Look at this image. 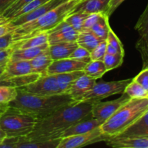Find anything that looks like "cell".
Listing matches in <instances>:
<instances>
[{
	"mask_svg": "<svg viewBox=\"0 0 148 148\" xmlns=\"http://www.w3.org/2000/svg\"><path fill=\"white\" fill-rule=\"evenodd\" d=\"M93 103L82 101L62 107L48 116L37 120L32 132L23 137L32 141L61 139V134L69 127L81 120L92 117L91 110Z\"/></svg>",
	"mask_w": 148,
	"mask_h": 148,
	"instance_id": "cell-1",
	"label": "cell"
},
{
	"mask_svg": "<svg viewBox=\"0 0 148 148\" xmlns=\"http://www.w3.org/2000/svg\"><path fill=\"white\" fill-rule=\"evenodd\" d=\"M16 98L9 107L33 116L37 120L48 116L56 110L77 103L68 93L43 96L26 92L17 88Z\"/></svg>",
	"mask_w": 148,
	"mask_h": 148,
	"instance_id": "cell-2",
	"label": "cell"
},
{
	"mask_svg": "<svg viewBox=\"0 0 148 148\" xmlns=\"http://www.w3.org/2000/svg\"><path fill=\"white\" fill-rule=\"evenodd\" d=\"M80 1L66 0L38 18L17 26L12 32L13 42L32 37L39 33H47L63 21Z\"/></svg>",
	"mask_w": 148,
	"mask_h": 148,
	"instance_id": "cell-3",
	"label": "cell"
},
{
	"mask_svg": "<svg viewBox=\"0 0 148 148\" xmlns=\"http://www.w3.org/2000/svg\"><path fill=\"white\" fill-rule=\"evenodd\" d=\"M148 109V98L131 99L121 106L100 126L103 134L111 137L121 134Z\"/></svg>",
	"mask_w": 148,
	"mask_h": 148,
	"instance_id": "cell-4",
	"label": "cell"
},
{
	"mask_svg": "<svg viewBox=\"0 0 148 148\" xmlns=\"http://www.w3.org/2000/svg\"><path fill=\"white\" fill-rule=\"evenodd\" d=\"M37 119L14 108H8L0 112V126L7 137H22L32 132Z\"/></svg>",
	"mask_w": 148,
	"mask_h": 148,
	"instance_id": "cell-5",
	"label": "cell"
},
{
	"mask_svg": "<svg viewBox=\"0 0 148 148\" xmlns=\"http://www.w3.org/2000/svg\"><path fill=\"white\" fill-rule=\"evenodd\" d=\"M132 79L130 78L111 82H96L92 89L82 97L79 102L88 101L95 103L111 95L122 94L127 85L132 80Z\"/></svg>",
	"mask_w": 148,
	"mask_h": 148,
	"instance_id": "cell-6",
	"label": "cell"
},
{
	"mask_svg": "<svg viewBox=\"0 0 148 148\" xmlns=\"http://www.w3.org/2000/svg\"><path fill=\"white\" fill-rule=\"evenodd\" d=\"M108 137L103 134L99 127L89 132L62 137L56 148L82 147L94 143L105 142Z\"/></svg>",
	"mask_w": 148,
	"mask_h": 148,
	"instance_id": "cell-7",
	"label": "cell"
},
{
	"mask_svg": "<svg viewBox=\"0 0 148 148\" xmlns=\"http://www.w3.org/2000/svg\"><path fill=\"white\" fill-rule=\"evenodd\" d=\"M18 88L26 92L43 96L63 94L59 89L55 75H41L34 82Z\"/></svg>",
	"mask_w": 148,
	"mask_h": 148,
	"instance_id": "cell-8",
	"label": "cell"
},
{
	"mask_svg": "<svg viewBox=\"0 0 148 148\" xmlns=\"http://www.w3.org/2000/svg\"><path fill=\"white\" fill-rule=\"evenodd\" d=\"M131 98L128 95L125 93H122V95L120 98L114 101L106 102H101L100 101L94 103L91 110L92 117L100 121L101 124H103L121 106L124 105Z\"/></svg>",
	"mask_w": 148,
	"mask_h": 148,
	"instance_id": "cell-9",
	"label": "cell"
},
{
	"mask_svg": "<svg viewBox=\"0 0 148 148\" xmlns=\"http://www.w3.org/2000/svg\"><path fill=\"white\" fill-rule=\"evenodd\" d=\"M134 29L139 34L136 49L141 56L143 67H148V3L144 12L139 17Z\"/></svg>",
	"mask_w": 148,
	"mask_h": 148,
	"instance_id": "cell-10",
	"label": "cell"
},
{
	"mask_svg": "<svg viewBox=\"0 0 148 148\" xmlns=\"http://www.w3.org/2000/svg\"><path fill=\"white\" fill-rule=\"evenodd\" d=\"M47 33L49 45L75 42L79 34V32L72 28L64 20L61 22L56 27L48 31Z\"/></svg>",
	"mask_w": 148,
	"mask_h": 148,
	"instance_id": "cell-11",
	"label": "cell"
},
{
	"mask_svg": "<svg viewBox=\"0 0 148 148\" xmlns=\"http://www.w3.org/2000/svg\"><path fill=\"white\" fill-rule=\"evenodd\" d=\"M86 64V62L70 57L54 60L48 68L47 75H57L76 71H83Z\"/></svg>",
	"mask_w": 148,
	"mask_h": 148,
	"instance_id": "cell-12",
	"label": "cell"
},
{
	"mask_svg": "<svg viewBox=\"0 0 148 148\" xmlns=\"http://www.w3.org/2000/svg\"><path fill=\"white\" fill-rule=\"evenodd\" d=\"M66 0H49V1L42 4L41 6L36 8V10L25 13V14H22V15L12 20L11 23L13 25L17 27V26L25 24V23H28V22L32 21V20L39 17L40 16L46 14V12H48L51 10L52 9H53L56 6H58L61 3L64 2Z\"/></svg>",
	"mask_w": 148,
	"mask_h": 148,
	"instance_id": "cell-13",
	"label": "cell"
},
{
	"mask_svg": "<svg viewBox=\"0 0 148 148\" xmlns=\"http://www.w3.org/2000/svg\"><path fill=\"white\" fill-rule=\"evenodd\" d=\"M105 143L107 145L116 148H148V138L116 135L108 137Z\"/></svg>",
	"mask_w": 148,
	"mask_h": 148,
	"instance_id": "cell-14",
	"label": "cell"
},
{
	"mask_svg": "<svg viewBox=\"0 0 148 148\" xmlns=\"http://www.w3.org/2000/svg\"><path fill=\"white\" fill-rule=\"evenodd\" d=\"M95 83L96 79L83 74L72 83L67 93L76 102H79L82 97L90 90Z\"/></svg>",
	"mask_w": 148,
	"mask_h": 148,
	"instance_id": "cell-15",
	"label": "cell"
},
{
	"mask_svg": "<svg viewBox=\"0 0 148 148\" xmlns=\"http://www.w3.org/2000/svg\"><path fill=\"white\" fill-rule=\"evenodd\" d=\"M121 136L139 138H148V109L133 124L124 130Z\"/></svg>",
	"mask_w": 148,
	"mask_h": 148,
	"instance_id": "cell-16",
	"label": "cell"
},
{
	"mask_svg": "<svg viewBox=\"0 0 148 148\" xmlns=\"http://www.w3.org/2000/svg\"><path fill=\"white\" fill-rule=\"evenodd\" d=\"M30 73L33 72L30 61L10 60L6 64L1 77L3 78H11Z\"/></svg>",
	"mask_w": 148,
	"mask_h": 148,
	"instance_id": "cell-17",
	"label": "cell"
},
{
	"mask_svg": "<svg viewBox=\"0 0 148 148\" xmlns=\"http://www.w3.org/2000/svg\"><path fill=\"white\" fill-rule=\"evenodd\" d=\"M101 125V123L92 117L85 119L75 123V124L64 130L61 134L60 138L89 132L99 127Z\"/></svg>",
	"mask_w": 148,
	"mask_h": 148,
	"instance_id": "cell-18",
	"label": "cell"
},
{
	"mask_svg": "<svg viewBox=\"0 0 148 148\" xmlns=\"http://www.w3.org/2000/svg\"><path fill=\"white\" fill-rule=\"evenodd\" d=\"M110 0H81L72 12L92 14L106 12Z\"/></svg>",
	"mask_w": 148,
	"mask_h": 148,
	"instance_id": "cell-19",
	"label": "cell"
},
{
	"mask_svg": "<svg viewBox=\"0 0 148 148\" xmlns=\"http://www.w3.org/2000/svg\"><path fill=\"white\" fill-rule=\"evenodd\" d=\"M78 46L77 42H67V43H59L53 45H49V54L52 60L65 59L70 57L72 52Z\"/></svg>",
	"mask_w": 148,
	"mask_h": 148,
	"instance_id": "cell-20",
	"label": "cell"
},
{
	"mask_svg": "<svg viewBox=\"0 0 148 148\" xmlns=\"http://www.w3.org/2000/svg\"><path fill=\"white\" fill-rule=\"evenodd\" d=\"M52 62L53 60L51 58L49 49L47 48L43 51L40 52L36 57L30 60L32 72L39 74L40 75H47L48 68L49 67Z\"/></svg>",
	"mask_w": 148,
	"mask_h": 148,
	"instance_id": "cell-21",
	"label": "cell"
},
{
	"mask_svg": "<svg viewBox=\"0 0 148 148\" xmlns=\"http://www.w3.org/2000/svg\"><path fill=\"white\" fill-rule=\"evenodd\" d=\"M49 47V43H45L36 47L27 49H12L10 60H31L43 50Z\"/></svg>",
	"mask_w": 148,
	"mask_h": 148,
	"instance_id": "cell-22",
	"label": "cell"
},
{
	"mask_svg": "<svg viewBox=\"0 0 148 148\" xmlns=\"http://www.w3.org/2000/svg\"><path fill=\"white\" fill-rule=\"evenodd\" d=\"M45 43H48V33H39L32 37L13 42L11 48L12 49H27L41 46Z\"/></svg>",
	"mask_w": 148,
	"mask_h": 148,
	"instance_id": "cell-23",
	"label": "cell"
},
{
	"mask_svg": "<svg viewBox=\"0 0 148 148\" xmlns=\"http://www.w3.org/2000/svg\"><path fill=\"white\" fill-rule=\"evenodd\" d=\"M103 40H105L95 36L90 30H82L78 34L76 42L78 46H82L91 52Z\"/></svg>",
	"mask_w": 148,
	"mask_h": 148,
	"instance_id": "cell-24",
	"label": "cell"
},
{
	"mask_svg": "<svg viewBox=\"0 0 148 148\" xmlns=\"http://www.w3.org/2000/svg\"><path fill=\"white\" fill-rule=\"evenodd\" d=\"M83 71H76V72H67V73H61L55 75L56 78L59 88L62 93H67L68 90L70 88L71 85L74 82L83 75Z\"/></svg>",
	"mask_w": 148,
	"mask_h": 148,
	"instance_id": "cell-25",
	"label": "cell"
},
{
	"mask_svg": "<svg viewBox=\"0 0 148 148\" xmlns=\"http://www.w3.org/2000/svg\"><path fill=\"white\" fill-rule=\"evenodd\" d=\"M60 139L46 140V141H32L27 140L23 137H19L15 148H56Z\"/></svg>",
	"mask_w": 148,
	"mask_h": 148,
	"instance_id": "cell-26",
	"label": "cell"
},
{
	"mask_svg": "<svg viewBox=\"0 0 148 148\" xmlns=\"http://www.w3.org/2000/svg\"><path fill=\"white\" fill-rule=\"evenodd\" d=\"M83 72L85 75L97 79L102 77L108 71L103 60H94L87 63Z\"/></svg>",
	"mask_w": 148,
	"mask_h": 148,
	"instance_id": "cell-27",
	"label": "cell"
},
{
	"mask_svg": "<svg viewBox=\"0 0 148 148\" xmlns=\"http://www.w3.org/2000/svg\"><path fill=\"white\" fill-rule=\"evenodd\" d=\"M108 21H109V17L105 12H101L98 21L89 30H90L98 37L106 40L111 28Z\"/></svg>",
	"mask_w": 148,
	"mask_h": 148,
	"instance_id": "cell-28",
	"label": "cell"
},
{
	"mask_svg": "<svg viewBox=\"0 0 148 148\" xmlns=\"http://www.w3.org/2000/svg\"><path fill=\"white\" fill-rule=\"evenodd\" d=\"M17 88L12 86H0V112L8 108L9 104L16 98Z\"/></svg>",
	"mask_w": 148,
	"mask_h": 148,
	"instance_id": "cell-29",
	"label": "cell"
},
{
	"mask_svg": "<svg viewBox=\"0 0 148 148\" xmlns=\"http://www.w3.org/2000/svg\"><path fill=\"white\" fill-rule=\"evenodd\" d=\"M123 93H125L132 99L148 98V91L146 90L140 84L133 80V79L127 85Z\"/></svg>",
	"mask_w": 148,
	"mask_h": 148,
	"instance_id": "cell-30",
	"label": "cell"
},
{
	"mask_svg": "<svg viewBox=\"0 0 148 148\" xmlns=\"http://www.w3.org/2000/svg\"><path fill=\"white\" fill-rule=\"evenodd\" d=\"M89 14L79 12H72L64 18V21L76 31L81 32L83 29V24L85 18Z\"/></svg>",
	"mask_w": 148,
	"mask_h": 148,
	"instance_id": "cell-31",
	"label": "cell"
},
{
	"mask_svg": "<svg viewBox=\"0 0 148 148\" xmlns=\"http://www.w3.org/2000/svg\"><path fill=\"white\" fill-rule=\"evenodd\" d=\"M124 54H121L120 53H115V54L106 53L103 59V62L106 67L107 71L108 72L119 67L124 62Z\"/></svg>",
	"mask_w": 148,
	"mask_h": 148,
	"instance_id": "cell-32",
	"label": "cell"
},
{
	"mask_svg": "<svg viewBox=\"0 0 148 148\" xmlns=\"http://www.w3.org/2000/svg\"><path fill=\"white\" fill-rule=\"evenodd\" d=\"M33 0H16L13 4H12L10 7H7L5 10L2 12V14L5 17L11 20L12 17L18 10H20L22 7L27 5Z\"/></svg>",
	"mask_w": 148,
	"mask_h": 148,
	"instance_id": "cell-33",
	"label": "cell"
},
{
	"mask_svg": "<svg viewBox=\"0 0 148 148\" xmlns=\"http://www.w3.org/2000/svg\"><path fill=\"white\" fill-rule=\"evenodd\" d=\"M106 40V43H108V44H109L110 46H111L112 47H114V49H116V51L119 53H122V54H125L122 43H121V41L120 40V39L119 38L118 36H117L116 35V33H114V30L111 29V27L110 28L109 32H108V36H107Z\"/></svg>",
	"mask_w": 148,
	"mask_h": 148,
	"instance_id": "cell-34",
	"label": "cell"
},
{
	"mask_svg": "<svg viewBox=\"0 0 148 148\" xmlns=\"http://www.w3.org/2000/svg\"><path fill=\"white\" fill-rule=\"evenodd\" d=\"M70 58H73V59H78V60L88 63V62L91 61L90 52L88 50H87L86 49H85V48L78 46L75 49V50L72 52V53L70 56Z\"/></svg>",
	"mask_w": 148,
	"mask_h": 148,
	"instance_id": "cell-35",
	"label": "cell"
},
{
	"mask_svg": "<svg viewBox=\"0 0 148 148\" xmlns=\"http://www.w3.org/2000/svg\"><path fill=\"white\" fill-rule=\"evenodd\" d=\"M106 40H103L90 52L91 61L103 60L106 54Z\"/></svg>",
	"mask_w": 148,
	"mask_h": 148,
	"instance_id": "cell-36",
	"label": "cell"
},
{
	"mask_svg": "<svg viewBox=\"0 0 148 148\" xmlns=\"http://www.w3.org/2000/svg\"><path fill=\"white\" fill-rule=\"evenodd\" d=\"M133 80L140 84L142 87L148 91V67L143 68V70L133 78Z\"/></svg>",
	"mask_w": 148,
	"mask_h": 148,
	"instance_id": "cell-37",
	"label": "cell"
},
{
	"mask_svg": "<svg viewBox=\"0 0 148 148\" xmlns=\"http://www.w3.org/2000/svg\"><path fill=\"white\" fill-rule=\"evenodd\" d=\"M101 12L100 13H92L89 14L85 18L83 24V29L82 30H89L93 25L96 23L101 16Z\"/></svg>",
	"mask_w": 148,
	"mask_h": 148,
	"instance_id": "cell-38",
	"label": "cell"
},
{
	"mask_svg": "<svg viewBox=\"0 0 148 148\" xmlns=\"http://www.w3.org/2000/svg\"><path fill=\"white\" fill-rule=\"evenodd\" d=\"M12 49L8 48L5 49H0V66H5L7 62L10 60Z\"/></svg>",
	"mask_w": 148,
	"mask_h": 148,
	"instance_id": "cell-39",
	"label": "cell"
},
{
	"mask_svg": "<svg viewBox=\"0 0 148 148\" xmlns=\"http://www.w3.org/2000/svg\"><path fill=\"white\" fill-rule=\"evenodd\" d=\"M13 43L12 33H10L0 37V49L11 48Z\"/></svg>",
	"mask_w": 148,
	"mask_h": 148,
	"instance_id": "cell-40",
	"label": "cell"
},
{
	"mask_svg": "<svg viewBox=\"0 0 148 148\" xmlns=\"http://www.w3.org/2000/svg\"><path fill=\"white\" fill-rule=\"evenodd\" d=\"M124 1H125V0H110L106 14L110 17V16L114 12V11L121 5V4Z\"/></svg>",
	"mask_w": 148,
	"mask_h": 148,
	"instance_id": "cell-41",
	"label": "cell"
},
{
	"mask_svg": "<svg viewBox=\"0 0 148 148\" xmlns=\"http://www.w3.org/2000/svg\"><path fill=\"white\" fill-rule=\"evenodd\" d=\"M16 28V26L13 25L11 23V21L7 24L0 25V37L4 36L6 34H8L10 33H12Z\"/></svg>",
	"mask_w": 148,
	"mask_h": 148,
	"instance_id": "cell-42",
	"label": "cell"
},
{
	"mask_svg": "<svg viewBox=\"0 0 148 148\" xmlns=\"http://www.w3.org/2000/svg\"><path fill=\"white\" fill-rule=\"evenodd\" d=\"M15 1L16 0H0V13L2 14L3 12Z\"/></svg>",
	"mask_w": 148,
	"mask_h": 148,
	"instance_id": "cell-43",
	"label": "cell"
},
{
	"mask_svg": "<svg viewBox=\"0 0 148 148\" xmlns=\"http://www.w3.org/2000/svg\"><path fill=\"white\" fill-rule=\"evenodd\" d=\"M1 85H6V86H14L12 78H3L0 77V86ZM15 88V87H14Z\"/></svg>",
	"mask_w": 148,
	"mask_h": 148,
	"instance_id": "cell-44",
	"label": "cell"
},
{
	"mask_svg": "<svg viewBox=\"0 0 148 148\" xmlns=\"http://www.w3.org/2000/svg\"><path fill=\"white\" fill-rule=\"evenodd\" d=\"M11 21L10 20H9L8 18L4 17L1 13H0V25H2L7 24V23H10Z\"/></svg>",
	"mask_w": 148,
	"mask_h": 148,
	"instance_id": "cell-45",
	"label": "cell"
},
{
	"mask_svg": "<svg viewBox=\"0 0 148 148\" xmlns=\"http://www.w3.org/2000/svg\"><path fill=\"white\" fill-rule=\"evenodd\" d=\"M6 138H7V134H6L5 132L2 130V128L0 126V145L4 141Z\"/></svg>",
	"mask_w": 148,
	"mask_h": 148,
	"instance_id": "cell-46",
	"label": "cell"
},
{
	"mask_svg": "<svg viewBox=\"0 0 148 148\" xmlns=\"http://www.w3.org/2000/svg\"><path fill=\"white\" fill-rule=\"evenodd\" d=\"M4 67H5V66H0V77L1 76V75H2L3 72H4Z\"/></svg>",
	"mask_w": 148,
	"mask_h": 148,
	"instance_id": "cell-47",
	"label": "cell"
}]
</instances>
